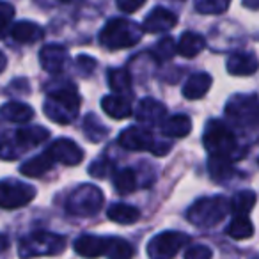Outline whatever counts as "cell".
<instances>
[{"label":"cell","mask_w":259,"mask_h":259,"mask_svg":"<svg viewBox=\"0 0 259 259\" xmlns=\"http://www.w3.org/2000/svg\"><path fill=\"white\" fill-rule=\"evenodd\" d=\"M114 163L108 158H98L94 160L89 165V174L96 180H103V178H108L112 172H114Z\"/></svg>","instance_id":"8d00e7d4"},{"label":"cell","mask_w":259,"mask_h":259,"mask_svg":"<svg viewBox=\"0 0 259 259\" xmlns=\"http://www.w3.org/2000/svg\"><path fill=\"white\" fill-rule=\"evenodd\" d=\"M55 4H71V2H75V0H54Z\"/></svg>","instance_id":"7bdbcfd3"},{"label":"cell","mask_w":259,"mask_h":259,"mask_svg":"<svg viewBox=\"0 0 259 259\" xmlns=\"http://www.w3.org/2000/svg\"><path fill=\"white\" fill-rule=\"evenodd\" d=\"M208 170L209 176L220 185H227L238 176L236 169L233 167V163L227 162L224 158H219V156H209L208 160Z\"/></svg>","instance_id":"603a6c76"},{"label":"cell","mask_w":259,"mask_h":259,"mask_svg":"<svg viewBox=\"0 0 259 259\" xmlns=\"http://www.w3.org/2000/svg\"><path fill=\"white\" fill-rule=\"evenodd\" d=\"M255 204V192L254 190H241L229 201L231 211L236 217H247L248 211Z\"/></svg>","instance_id":"f1b7e54d"},{"label":"cell","mask_w":259,"mask_h":259,"mask_svg":"<svg viewBox=\"0 0 259 259\" xmlns=\"http://www.w3.org/2000/svg\"><path fill=\"white\" fill-rule=\"evenodd\" d=\"M226 119L229 121V128H236L241 132H255L259 122L257 94H238L233 96L226 105Z\"/></svg>","instance_id":"277c9868"},{"label":"cell","mask_w":259,"mask_h":259,"mask_svg":"<svg viewBox=\"0 0 259 259\" xmlns=\"http://www.w3.org/2000/svg\"><path fill=\"white\" fill-rule=\"evenodd\" d=\"M101 108L110 115L112 119H126L132 115L134 108H132V101L126 96L121 94H110L101 100Z\"/></svg>","instance_id":"ffe728a7"},{"label":"cell","mask_w":259,"mask_h":259,"mask_svg":"<svg viewBox=\"0 0 259 259\" xmlns=\"http://www.w3.org/2000/svg\"><path fill=\"white\" fill-rule=\"evenodd\" d=\"M16 156H20V153L15 146V134L9 135L4 130V126L0 124V158L13 160Z\"/></svg>","instance_id":"e575fe53"},{"label":"cell","mask_w":259,"mask_h":259,"mask_svg":"<svg viewBox=\"0 0 259 259\" xmlns=\"http://www.w3.org/2000/svg\"><path fill=\"white\" fill-rule=\"evenodd\" d=\"M243 6H245V8L250 9V11H257L259 0H243Z\"/></svg>","instance_id":"60d3db41"},{"label":"cell","mask_w":259,"mask_h":259,"mask_svg":"<svg viewBox=\"0 0 259 259\" xmlns=\"http://www.w3.org/2000/svg\"><path fill=\"white\" fill-rule=\"evenodd\" d=\"M48 156L52 158V162H59L62 165H78L83 160V149L80 148L76 142H73L71 139H57L48 146L47 151Z\"/></svg>","instance_id":"8fae6325"},{"label":"cell","mask_w":259,"mask_h":259,"mask_svg":"<svg viewBox=\"0 0 259 259\" xmlns=\"http://www.w3.org/2000/svg\"><path fill=\"white\" fill-rule=\"evenodd\" d=\"M45 93L48 96L43 105L45 115L57 124L73 122L82 103L75 83L68 78H54L45 85Z\"/></svg>","instance_id":"6da1fadb"},{"label":"cell","mask_w":259,"mask_h":259,"mask_svg":"<svg viewBox=\"0 0 259 259\" xmlns=\"http://www.w3.org/2000/svg\"><path fill=\"white\" fill-rule=\"evenodd\" d=\"M137 187H139V178L134 169L126 167V169H121L114 174V188L117 190V194L128 195L137 190Z\"/></svg>","instance_id":"4316f807"},{"label":"cell","mask_w":259,"mask_h":259,"mask_svg":"<svg viewBox=\"0 0 259 259\" xmlns=\"http://www.w3.org/2000/svg\"><path fill=\"white\" fill-rule=\"evenodd\" d=\"M50 137V132L43 126H22L15 132V146L18 153L43 144Z\"/></svg>","instance_id":"9a60e30c"},{"label":"cell","mask_w":259,"mask_h":259,"mask_svg":"<svg viewBox=\"0 0 259 259\" xmlns=\"http://www.w3.org/2000/svg\"><path fill=\"white\" fill-rule=\"evenodd\" d=\"M52 167H54L52 158L47 155V153H41V155L23 162L22 167H20V172H22L23 176H29V178H41L43 174H47Z\"/></svg>","instance_id":"484cf974"},{"label":"cell","mask_w":259,"mask_h":259,"mask_svg":"<svg viewBox=\"0 0 259 259\" xmlns=\"http://www.w3.org/2000/svg\"><path fill=\"white\" fill-rule=\"evenodd\" d=\"M167 117V107L162 101L155 100V98H144L139 101L137 108H135V119L142 124L156 126L162 124V121Z\"/></svg>","instance_id":"4fadbf2b"},{"label":"cell","mask_w":259,"mask_h":259,"mask_svg":"<svg viewBox=\"0 0 259 259\" xmlns=\"http://www.w3.org/2000/svg\"><path fill=\"white\" fill-rule=\"evenodd\" d=\"M11 36L16 43L20 45H30V43H37L45 37V30L41 25L34 22H29V20H22V22L11 25Z\"/></svg>","instance_id":"ac0fdd59"},{"label":"cell","mask_w":259,"mask_h":259,"mask_svg":"<svg viewBox=\"0 0 259 259\" xmlns=\"http://www.w3.org/2000/svg\"><path fill=\"white\" fill-rule=\"evenodd\" d=\"M194 6L202 15H220L229 9L231 0H194Z\"/></svg>","instance_id":"836d02e7"},{"label":"cell","mask_w":259,"mask_h":259,"mask_svg":"<svg viewBox=\"0 0 259 259\" xmlns=\"http://www.w3.org/2000/svg\"><path fill=\"white\" fill-rule=\"evenodd\" d=\"M0 117L9 122H16V124H25L34 117V110L32 107L22 101H9L0 107Z\"/></svg>","instance_id":"7402d4cb"},{"label":"cell","mask_w":259,"mask_h":259,"mask_svg":"<svg viewBox=\"0 0 259 259\" xmlns=\"http://www.w3.org/2000/svg\"><path fill=\"white\" fill-rule=\"evenodd\" d=\"M148 0H115V4H117V9L122 13H135L146 4Z\"/></svg>","instance_id":"ab89813d"},{"label":"cell","mask_w":259,"mask_h":259,"mask_svg":"<svg viewBox=\"0 0 259 259\" xmlns=\"http://www.w3.org/2000/svg\"><path fill=\"white\" fill-rule=\"evenodd\" d=\"M229 211V199L224 195H215V197L197 199L188 208L187 217L194 226L208 229V227H215L217 224L222 222Z\"/></svg>","instance_id":"5b68a950"},{"label":"cell","mask_w":259,"mask_h":259,"mask_svg":"<svg viewBox=\"0 0 259 259\" xmlns=\"http://www.w3.org/2000/svg\"><path fill=\"white\" fill-rule=\"evenodd\" d=\"M69 61V54L66 50V47L62 45H47V47L41 48L39 52V62H41V68L45 71L52 73V75H61L64 71L66 64Z\"/></svg>","instance_id":"7c38bea8"},{"label":"cell","mask_w":259,"mask_h":259,"mask_svg":"<svg viewBox=\"0 0 259 259\" xmlns=\"http://www.w3.org/2000/svg\"><path fill=\"white\" fill-rule=\"evenodd\" d=\"M108 85H110V89L114 93L121 94V96L128 94L132 91V85H134L132 83V75L122 68H112L108 71Z\"/></svg>","instance_id":"f546056e"},{"label":"cell","mask_w":259,"mask_h":259,"mask_svg":"<svg viewBox=\"0 0 259 259\" xmlns=\"http://www.w3.org/2000/svg\"><path fill=\"white\" fill-rule=\"evenodd\" d=\"M13 20H15V8L9 2L0 0V39L11 30Z\"/></svg>","instance_id":"d590c367"},{"label":"cell","mask_w":259,"mask_h":259,"mask_svg":"<svg viewBox=\"0 0 259 259\" xmlns=\"http://www.w3.org/2000/svg\"><path fill=\"white\" fill-rule=\"evenodd\" d=\"M75 69L80 76H89L96 69V61L89 55H78L75 61Z\"/></svg>","instance_id":"74e56055"},{"label":"cell","mask_w":259,"mask_h":259,"mask_svg":"<svg viewBox=\"0 0 259 259\" xmlns=\"http://www.w3.org/2000/svg\"><path fill=\"white\" fill-rule=\"evenodd\" d=\"M151 55L156 61H170L176 55V41L172 37H162L155 47L151 48Z\"/></svg>","instance_id":"d6a6232c"},{"label":"cell","mask_w":259,"mask_h":259,"mask_svg":"<svg viewBox=\"0 0 259 259\" xmlns=\"http://www.w3.org/2000/svg\"><path fill=\"white\" fill-rule=\"evenodd\" d=\"M119 146L128 151H151L155 156H165L170 151L169 142L155 141L153 134L142 126H130L122 130L117 139Z\"/></svg>","instance_id":"ba28073f"},{"label":"cell","mask_w":259,"mask_h":259,"mask_svg":"<svg viewBox=\"0 0 259 259\" xmlns=\"http://www.w3.org/2000/svg\"><path fill=\"white\" fill-rule=\"evenodd\" d=\"M202 144L208 149L209 156H219L231 163L241 160L247 153V148L241 144L236 132L220 119L208 121L202 134Z\"/></svg>","instance_id":"7a4b0ae2"},{"label":"cell","mask_w":259,"mask_h":259,"mask_svg":"<svg viewBox=\"0 0 259 259\" xmlns=\"http://www.w3.org/2000/svg\"><path fill=\"white\" fill-rule=\"evenodd\" d=\"M134 255H135V248L130 241L122 240V238L108 236L105 257L107 259H132Z\"/></svg>","instance_id":"83f0119b"},{"label":"cell","mask_w":259,"mask_h":259,"mask_svg":"<svg viewBox=\"0 0 259 259\" xmlns=\"http://www.w3.org/2000/svg\"><path fill=\"white\" fill-rule=\"evenodd\" d=\"M83 134L93 142H101L108 135V128L94 114H89L83 119Z\"/></svg>","instance_id":"1f68e13d"},{"label":"cell","mask_w":259,"mask_h":259,"mask_svg":"<svg viewBox=\"0 0 259 259\" xmlns=\"http://www.w3.org/2000/svg\"><path fill=\"white\" fill-rule=\"evenodd\" d=\"M178 23V15L167 8H155L142 23V32L148 34H158L170 30Z\"/></svg>","instance_id":"5bb4252c"},{"label":"cell","mask_w":259,"mask_h":259,"mask_svg":"<svg viewBox=\"0 0 259 259\" xmlns=\"http://www.w3.org/2000/svg\"><path fill=\"white\" fill-rule=\"evenodd\" d=\"M226 234L233 240H247L254 234V226L248 220V217H234L226 227Z\"/></svg>","instance_id":"4dcf8cb0"},{"label":"cell","mask_w":259,"mask_h":259,"mask_svg":"<svg viewBox=\"0 0 259 259\" xmlns=\"http://www.w3.org/2000/svg\"><path fill=\"white\" fill-rule=\"evenodd\" d=\"M6 245H8V240L0 236V248H6Z\"/></svg>","instance_id":"ee69618b"},{"label":"cell","mask_w":259,"mask_h":259,"mask_svg":"<svg viewBox=\"0 0 259 259\" xmlns=\"http://www.w3.org/2000/svg\"><path fill=\"white\" fill-rule=\"evenodd\" d=\"M105 195L96 185H80L69 194L66 211L75 217H93L103 208Z\"/></svg>","instance_id":"52a82bcc"},{"label":"cell","mask_w":259,"mask_h":259,"mask_svg":"<svg viewBox=\"0 0 259 259\" xmlns=\"http://www.w3.org/2000/svg\"><path fill=\"white\" fill-rule=\"evenodd\" d=\"M257 69V57L252 52H236L227 59V71L234 76L254 75Z\"/></svg>","instance_id":"e0dca14e"},{"label":"cell","mask_w":259,"mask_h":259,"mask_svg":"<svg viewBox=\"0 0 259 259\" xmlns=\"http://www.w3.org/2000/svg\"><path fill=\"white\" fill-rule=\"evenodd\" d=\"M36 197V188L18 180L0 181V208L16 209L23 208Z\"/></svg>","instance_id":"30bf717a"},{"label":"cell","mask_w":259,"mask_h":259,"mask_svg":"<svg viewBox=\"0 0 259 259\" xmlns=\"http://www.w3.org/2000/svg\"><path fill=\"white\" fill-rule=\"evenodd\" d=\"M204 48H206L204 37H202L201 34H197V32H192V30L181 34L180 41L176 43V52H178V54H181L183 57H188V59H192V57H195L197 54H201Z\"/></svg>","instance_id":"cb8c5ba5"},{"label":"cell","mask_w":259,"mask_h":259,"mask_svg":"<svg viewBox=\"0 0 259 259\" xmlns=\"http://www.w3.org/2000/svg\"><path fill=\"white\" fill-rule=\"evenodd\" d=\"M160 126H162V134L165 135V137L181 139L190 134L192 119L185 114H176V115H170V117H165Z\"/></svg>","instance_id":"44dd1931"},{"label":"cell","mask_w":259,"mask_h":259,"mask_svg":"<svg viewBox=\"0 0 259 259\" xmlns=\"http://www.w3.org/2000/svg\"><path fill=\"white\" fill-rule=\"evenodd\" d=\"M213 250L208 245H192L185 250V259H211Z\"/></svg>","instance_id":"f35d334b"},{"label":"cell","mask_w":259,"mask_h":259,"mask_svg":"<svg viewBox=\"0 0 259 259\" xmlns=\"http://www.w3.org/2000/svg\"><path fill=\"white\" fill-rule=\"evenodd\" d=\"M66 238L50 231H34L20 240L18 255L22 259L39 257V255H57L64 250Z\"/></svg>","instance_id":"8992f818"},{"label":"cell","mask_w":259,"mask_h":259,"mask_svg":"<svg viewBox=\"0 0 259 259\" xmlns=\"http://www.w3.org/2000/svg\"><path fill=\"white\" fill-rule=\"evenodd\" d=\"M6 66H8V57H6L4 52H0V73L4 71Z\"/></svg>","instance_id":"b9f144b4"},{"label":"cell","mask_w":259,"mask_h":259,"mask_svg":"<svg viewBox=\"0 0 259 259\" xmlns=\"http://www.w3.org/2000/svg\"><path fill=\"white\" fill-rule=\"evenodd\" d=\"M188 241L190 236L181 231H163L149 240L148 255L149 259H172Z\"/></svg>","instance_id":"9c48e42d"},{"label":"cell","mask_w":259,"mask_h":259,"mask_svg":"<svg viewBox=\"0 0 259 259\" xmlns=\"http://www.w3.org/2000/svg\"><path fill=\"white\" fill-rule=\"evenodd\" d=\"M142 37V29L126 18H112L100 32V43L107 50H124L137 45Z\"/></svg>","instance_id":"3957f363"},{"label":"cell","mask_w":259,"mask_h":259,"mask_svg":"<svg viewBox=\"0 0 259 259\" xmlns=\"http://www.w3.org/2000/svg\"><path fill=\"white\" fill-rule=\"evenodd\" d=\"M107 217L115 224L130 226V224H135L141 219V211H139V208H135L132 204H126V202H115V204H112L107 209Z\"/></svg>","instance_id":"d4e9b609"},{"label":"cell","mask_w":259,"mask_h":259,"mask_svg":"<svg viewBox=\"0 0 259 259\" xmlns=\"http://www.w3.org/2000/svg\"><path fill=\"white\" fill-rule=\"evenodd\" d=\"M108 236H96V234H82L80 238L75 240V252L82 257L87 259H96L105 255L107 252Z\"/></svg>","instance_id":"2e32d148"},{"label":"cell","mask_w":259,"mask_h":259,"mask_svg":"<svg viewBox=\"0 0 259 259\" xmlns=\"http://www.w3.org/2000/svg\"><path fill=\"white\" fill-rule=\"evenodd\" d=\"M211 76L208 73H194V75L188 76V80L183 83V96L187 100H199V98L206 96V93L211 87Z\"/></svg>","instance_id":"d6986e66"}]
</instances>
